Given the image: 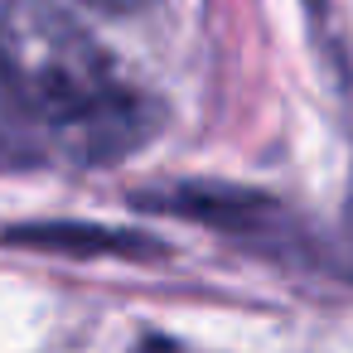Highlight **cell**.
<instances>
[{"instance_id": "3957f363", "label": "cell", "mask_w": 353, "mask_h": 353, "mask_svg": "<svg viewBox=\"0 0 353 353\" xmlns=\"http://www.w3.org/2000/svg\"><path fill=\"white\" fill-rule=\"evenodd\" d=\"M6 242L39 247V252H68V256H155L160 247L141 232H112L92 223H39V228H10Z\"/></svg>"}, {"instance_id": "6da1fadb", "label": "cell", "mask_w": 353, "mask_h": 353, "mask_svg": "<svg viewBox=\"0 0 353 353\" xmlns=\"http://www.w3.org/2000/svg\"><path fill=\"white\" fill-rule=\"evenodd\" d=\"M160 107L54 0H0V145L49 165H117Z\"/></svg>"}, {"instance_id": "5b68a950", "label": "cell", "mask_w": 353, "mask_h": 353, "mask_svg": "<svg viewBox=\"0 0 353 353\" xmlns=\"http://www.w3.org/2000/svg\"><path fill=\"white\" fill-rule=\"evenodd\" d=\"M136 353H174V348H170V343H165V339H145V343H141V348H136Z\"/></svg>"}, {"instance_id": "277c9868", "label": "cell", "mask_w": 353, "mask_h": 353, "mask_svg": "<svg viewBox=\"0 0 353 353\" xmlns=\"http://www.w3.org/2000/svg\"><path fill=\"white\" fill-rule=\"evenodd\" d=\"M83 6H92V10H112V15H121V10H136V6H145V0H83Z\"/></svg>"}, {"instance_id": "7a4b0ae2", "label": "cell", "mask_w": 353, "mask_h": 353, "mask_svg": "<svg viewBox=\"0 0 353 353\" xmlns=\"http://www.w3.org/2000/svg\"><path fill=\"white\" fill-rule=\"evenodd\" d=\"M136 203L155 208V213H179V218H194V223H208L223 232H247V237L285 223L276 199L252 194V189H232V184H174L165 194H141Z\"/></svg>"}]
</instances>
